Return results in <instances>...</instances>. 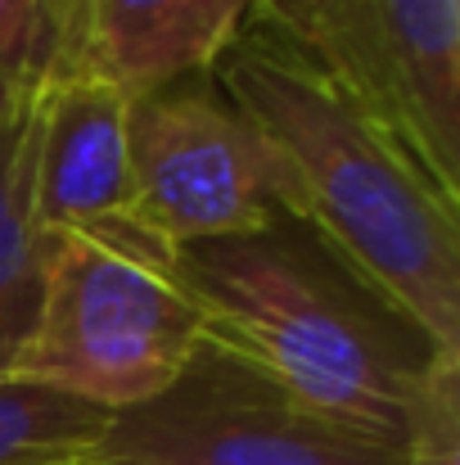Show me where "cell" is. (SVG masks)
<instances>
[{"mask_svg":"<svg viewBox=\"0 0 460 465\" xmlns=\"http://www.w3.org/2000/svg\"><path fill=\"white\" fill-rule=\"evenodd\" d=\"M27 95H32V86H18V82H9V77H0V127L27 104Z\"/></svg>","mask_w":460,"mask_h":465,"instance_id":"cell-13","label":"cell"},{"mask_svg":"<svg viewBox=\"0 0 460 465\" xmlns=\"http://www.w3.org/2000/svg\"><path fill=\"white\" fill-rule=\"evenodd\" d=\"M127 222L162 249L253 235L294 213L267 136L212 86L176 82L127 104Z\"/></svg>","mask_w":460,"mask_h":465,"instance_id":"cell-5","label":"cell"},{"mask_svg":"<svg viewBox=\"0 0 460 465\" xmlns=\"http://www.w3.org/2000/svg\"><path fill=\"white\" fill-rule=\"evenodd\" d=\"M127 95L91 68L32 91V208L45 235L127 222Z\"/></svg>","mask_w":460,"mask_h":465,"instance_id":"cell-7","label":"cell"},{"mask_svg":"<svg viewBox=\"0 0 460 465\" xmlns=\"http://www.w3.org/2000/svg\"><path fill=\"white\" fill-rule=\"evenodd\" d=\"M82 465H100V461H82Z\"/></svg>","mask_w":460,"mask_h":465,"instance_id":"cell-15","label":"cell"},{"mask_svg":"<svg viewBox=\"0 0 460 465\" xmlns=\"http://www.w3.org/2000/svg\"><path fill=\"white\" fill-rule=\"evenodd\" d=\"M212 68L285 163L289 217L379 308L434 352L460 357L456 203L280 23H249Z\"/></svg>","mask_w":460,"mask_h":465,"instance_id":"cell-1","label":"cell"},{"mask_svg":"<svg viewBox=\"0 0 460 465\" xmlns=\"http://www.w3.org/2000/svg\"><path fill=\"white\" fill-rule=\"evenodd\" d=\"M267 18L460 208V0H303Z\"/></svg>","mask_w":460,"mask_h":465,"instance_id":"cell-4","label":"cell"},{"mask_svg":"<svg viewBox=\"0 0 460 465\" xmlns=\"http://www.w3.org/2000/svg\"><path fill=\"white\" fill-rule=\"evenodd\" d=\"M73 68H86L82 0H0V77L36 91Z\"/></svg>","mask_w":460,"mask_h":465,"instance_id":"cell-11","label":"cell"},{"mask_svg":"<svg viewBox=\"0 0 460 465\" xmlns=\"http://www.w3.org/2000/svg\"><path fill=\"white\" fill-rule=\"evenodd\" d=\"M45 285V231L32 208V95L0 127V375H14Z\"/></svg>","mask_w":460,"mask_h":465,"instance_id":"cell-9","label":"cell"},{"mask_svg":"<svg viewBox=\"0 0 460 465\" xmlns=\"http://www.w3.org/2000/svg\"><path fill=\"white\" fill-rule=\"evenodd\" d=\"M289 5H303V0H262V9H267V14H276V9H289Z\"/></svg>","mask_w":460,"mask_h":465,"instance_id":"cell-14","label":"cell"},{"mask_svg":"<svg viewBox=\"0 0 460 465\" xmlns=\"http://www.w3.org/2000/svg\"><path fill=\"white\" fill-rule=\"evenodd\" d=\"M109 411L59 389L0 375V465H82L95 457Z\"/></svg>","mask_w":460,"mask_h":465,"instance_id":"cell-10","label":"cell"},{"mask_svg":"<svg viewBox=\"0 0 460 465\" xmlns=\"http://www.w3.org/2000/svg\"><path fill=\"white\" fill-rule=\"evenodd\" d=\"M203 339L171 249L132 222L59 231L45 235L41 312L14 375L113 416L158 398Z\"/></svg>","mask_w":460,"mask_h":465,"instance_id":"cell-3","label":"cell"},{"mask_svg":"<svg viewBox=\"0 0 460 465\" xmlns=\"http://www.w3.org/2000/svg\"><path fill=\"white\" fill-rule=\"evenodd\" d=\"M406 465H460V357L434 352L406 439Z\"/></svg>","mask_w":460,"mask_h":465,"instance_id":"cell-12","label":"cell"},{"mask_svg":"<svg viewBox=\"0 0 460 465\" xmlns=\"http://www.w3.org/2000/svg\"><path fill=\"white\" fill-rule=\"evenodd\" d=\"M86 68L127 100L208 73L262 0H82Z\"/></svg>","mask_w":460,"mask_h":465,"instance_id":"cell-8","label":"cell"},{"mask_svg":"<svg viewBox=\"0 0 460 465\" xmlns=\"http://www.w3.org/2000/svg\"><path fill=\"white\" fill-rule=\"evenodd\" d=\"M100 465H406V452L361 443L303 407L212 339L141 407L113 411Z\"/></svg>","mask_w":460,"mask_h":465,"instance_id":"cell-6","label":"cell"},{"mask_svg":"<svg viewBox=\"0 0 460 465\" xmlns=\"http://www.w3.org/2000/svg\"><path fill=\"white\" fill-rule=\"evenodd\" d=\"M203 334L271 380L307 416L406 452L434 348L379 308L311 235H253L171 249Z\"/></svg>","mask_w":460,"mask_h":465,"instance_id":"cell-2","label":"cell"}]
</instances>
